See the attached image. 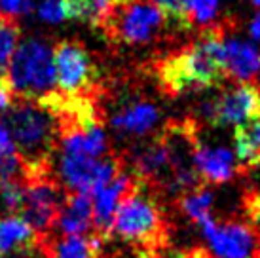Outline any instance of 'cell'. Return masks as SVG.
I'll list each match as a JSON object with an SVG mask.
<instances>
[{
    "label": "cell",
    "instance_id": "e0dca14e",
    "mask_svg": "<svg viewBox=\"0 0 260 258\" xmlns=\"http://www.w3.org/2000/svg\"><path fill=\"white\" fill-rule=\"evenodd\" d=\"M179 207L188 218H192L196 224H200L205 216H211L213 194L205 188H198V190L182 194L181 200H179Z\"/></svg>",
    "mask_w": 260,
    "mask_h": 258
},
{
    "label": "cell",
    "instance_id": "cb8c5ba5",
    "mask_svg": "<svg viewBox=\"0 0 260 258\" xmlns=\"http://www.w3.org/2000/svg\"><path fill=\"white\" fill-rule=\"evenodd\" d=\"M247 131V135H249V139L253 141V144L256 146L260 150V116L256 118V120H253L251 123H247V125H243Z\"/></svg>",
    "mask_w": 260,
    "mask_h": 258
},
{
    "label": "cell",
    "instance_id": "7402d4cb",
    "mask_svg": "<svg viewBox=\"0 0 260 258\" xmlns=\"http://www.w3.org/2000/svg\"><path fill=\"white\" fill-rule=\"evenodd\" d=\"M35 6V0H0V17L6 19H17L21 15H27Z\"/></svg>",
    "mask_w": 260,
    "mask_h": 258
},
{
    "label": "cell",
    "instance_id": "9c48e42d",
    "mask_svg": "<svg viewBox=\"0 0 260 258\" xmlns=\"http://www.w3.org/2000/svg\"><path fill=\"white\" fill-rule=\"evenodd\" d=\"M55 78L61 95L65 97H87L93 87V63L80 42H61L53 51Z\"/></svg>",
    "mask_w": 260,
    "mask_h": 258
},
{
    "label": "cell",
    "instance_id": "484cf974",
    "mask_svg": "<svg viewBox=\"0 0 260 258\" xmlns=\"http://www.w3.org/2000/svg\"><path fill=\"white\" fill-rule=\"evenodd\" d=\"M135 258H159L154 251H141Z\"/></svg>",
    "mask_w": 260,
    "mask_h": 258
},
{
    "label": "cell",
    "instance_id": "603a6c76",
    "mask_svg": "<svg viewBox=\"0 0 260 258\" xmlns=\"http://www.w3.org/2000/svg\"><path fill=\"white\" fill-rule=\"evenodd\" d=\"M245 209L247 215L251 216L254 222H260V186L245 198Z\"/></svg>",
    "mask_w": 260,
    "mask_h": 258
},
{
    "label": "cell",
    "instance_id": "d4e9b609",
    "mask_svg": "<svg viewBox=\"0 0 260 258\" xmlns=\"http://www.w3.org/2000/svg\"><path fill=\"white\" fill-rule=\"evenodd\" d=\"M249 35L253 36L254 40H260V14L253 17V21L249 23Z\"/></svg>",
    "mask_w": 260,
    "mask_h": 258
},
{
    "label": "cell",
    "instance_id": "5b68a950",
    "mask_svg": "<svg viewBox=\"0 0 260 258\" xmlns=\"http://www.w3.org/2000/svg\"><path fill=\"white\" fill-rule=\"evenodd\" d=\"M166 25H169V19L152 2L129 0L116 4L114 14L103 30L114 42L143 46L156 40L166 29Z\"/></svg>",
    "mask_w": 260,
    "mask_h": 258
},
{
    "label": "cell",
    "instance_id": "2e32d148",
    "mask_svg": "<svg viewBox=\"0 0 260 258\" xmlns=\"http://www.w3.org/2000/svg\"><path fill=\"white\" fill-rule=\"evenodd\" d=\"M23 162L4 123L0 122V182L21 180Z\"/></svg>",
    "mask_w": 260,
    "mask_h": 258
},
{
    "label": "cell",
    "instance_id": "83f0119b",
    "mask_svg": "<svg viewBox=\"0 0 260 258\" xmlns=\"http://www.w3.org/2000/svg\"><path fill=\"white\" fill-rule=\"evenodd\" d=\"M118 2H129V0H118Z\"/></svg>",
    "mask_w": 260,
    "mask_h": 258
},
{
    "label": "cell",
    "instance_id": "44dd1931",
    "mask_svg": "<svg viewBox=\"0 0 260 258\" xmlns=\"http://www.w3.org/2000/svg\"><path fill=\"white\" fill-rule=\"evenodd\" d=\"M37 15L46 23H61L69 19L67 0H37Z\"/></svg>",
    "mask_w": 260,
    "mask_h": 258
},
{
    "label": "cell",
    "instance_id": "8fae6325",
    "mask_svg": "<svg viewBox=\"0 0 260 258\" xmlns=\"http://www.w3.org/2000/svg\"><path fill=\"white\" fill-rule=\"evenodd\" d=\"M220 64L224 74L247 82L260 72V50L245 40L224 35L220 44Z\"/></svg>",
    "mask_w": 260,
    "mask_h": 258
},
{
    "label": "cell",
    "instance_id": "ba28073f",
    "mask_svg": "<svg viewBox=\"0 0 260 258\" xmlns=\"http://www.w3.org/2000/svg\"><path fill=\"white\" fill-rule=\"evenodd\" d=\"M203 116L215 125H247L260 116V89L243 82L203 105Z\"/></svg>",
    "mask_w": 260,
    "mask_h": 258
},
{
    "label": "cell",
    "instance_id": "9a60e30c",
    "mask_svg": "<svg viewBox=\"0 0 260 258\" xmlns=\"http://www.w3.org/2000/svg\"><path fill=\"white\" fill-rule=\"evenodd\" d=\"M37 243L38 232L23 216L8 215L0 218V256L30 251Z\"/></svg>",
    "mask_w": 260,
    "mask_h": 258
},
{
    "label": "cell",
    "instance_id": "3957f363",
    "mask_svg": "<svg viewBox=\"0 0 260 258\" xmlns=\"http://www.w3.org/2000/svg\"><path fill=\"white\" fill-rule=\"evenodd\" d=\"M6 78L15 97L44 101L57 93L55 63L50 44L40 38L23 40L10 59Z\"/></svg>",
    "mask_w": 260,
    "mask_h": 258
},
{
    "label": "cell",
    "instance_id": "277c9868",
    "mask_svg": "<svg viewBox=\"0 0 260 258\" xmlns=\"http://www.w3.org/2000/svg\"><path fill=\"white\" fill-rule=\"evenodd\" d=\"M143 186L145 184L137 179L135 186L120 200L112 232L127 243L143 245L145 251H154L166 245L167 224L156 201L143 192Z\"/></svg>",
    "mask_w": 260,
    "mask_h": 258
},
{
    "label": "cell",
    "instance_id": "4fadbf2b",
    "mask_svg": "<svg viewBox=\"0 0 260 258\" xmlns=\"http://www.w3.org/2000/svg\"><path fill=\"white\" fill-rule=\"evenodd\" d=\"M55 226L69 236L93 234V201H91V196L82 192H71L67 198H63Z\"/></svg>",
    "mask_w": 260,
    "mask_h": 258
},
{
    "label": "cell",
    "instance_id": "5bb4252c",
    "mask_svg": "<svg viewBox=\"0 0 260 258\" xmlns=\"http://www.w3.org/2000/svg\"><path fill=\"white\" fill-rule=\"evenodd\" d=\"M159 120V110L154 103L135 101L116 110L112 116V127L123 135H145L156 127Z\"/></svg>",
    "mask_w": 260,
    "mask_h": 258
},
{
    "label": "cell",
    "instance_id": "d6986e66",
    "mask_svg": "<svg viewBox=\"0 0 260 258\" xmlns=\"http://www.w3.org/2000/svg\"><path fill=\"white\" fill-rule=\"evenodd\" d=\"M19 40V27L14 19L0 17V80L6 78L8 64Z\"/></svg>",
    "mask_w": 260,
    "mask_h": 258
},
{
    "label": "cell",
    "instance_id": "30bf717a",
    "mask_svg": "<svg viewBox=\"0 0 260 258\" xmlns=\"http://www.w3.org/2000/svg\"><path fill=\"white\" fill-rule=\"evenodd\" d=\"M192 159L198 177L202 182L209 184H224L234 179L238 171L236 154L224 146H209L202 141H196Z\"/></svg>",
    "mask_w": 260,
    "mask_h": 258
},
{
    "label": "cell",
    "instance_id": "ffe728a7",
    "mask_svg": "<svg viewBox=\"0 0 260 258\" xmlns=\"http://www.w3.org/2000/svg\"><path fill=\"white\" fill-rule=\"evenodd\" d=\"M148 2H152L154 6L164 12V15L169 19V23L175 29H188L190 27L184 0H148Z\"/></svg>",
    "mask_w": 260,
    "mask_h": 258
},
{
    "label": "cell",
    "instance_id": "52a82bcc",
    "mask_svg": "<svg viewBox=\"0 0 260 258\" xmlns=\"http://www.w3.org/2000/svg\"><path fill=\"white\" fill-rule=\"evenodd\" d=\"M207 239L211 258H260V237L245 222H217L205 216L198 224Z\"/></svg>",
    "mask_w": 260,
    "mask_h": 258
},
{
    "label": "cell",
    "instance_id": "7c38bea8",
    "mask_svg": "<svg viewBox=\"0 0 260 258\" xmlns=\"http://www.w3.org/2000/svg\"><path fill=\"white\" fill-rule=\"evenodd\" d=\"M38 247L48 258H101L103 239L89 236H38Z\"/></svg>",
    "mask_w": 260,
    "mask_h": 258
},
{
    "label": "cell",
    "instance_id": "7a4b0ae2",
    "mask_svg": "<svg viewBox=\"0 0 260 258\" xmlns=\"http://www.w3.org/2000/svg\"><path fill=\"white\" fill-rule=\"evenodd\" d=\"M0 118L21 156L23 171L51 167L50 156L57 143V118L46 103L17 97Z\"/></svg>",
    "mask_w": 260,
    "mask_h": 258
},
{
    "label": "cell",
    "instance_id": "ac0fdd59",
    "mask_svg": "<svg viewBox=\"0 0 260 258\" xmlns=\"http://www.w3.org/2000/svg\"><path fill=\"white\" fill-rule=\"evenodd\" d=\"M186 17L190 25L196 27H213L220 14V0H184Z\"/></svg>",
    "mask_w": 260,
    "mask_h": 258
},
{
    "label": "cell",
    "instance_id": "6da1fadb",
    "mask_svg": "<svg viewBox=\"0 0 260 258\" xmlns=\"http://www.w3.org/2000/svg\"><path fill=\"white\" fill-rule=\"evenodd\" d=\"M222 38V27H207L198 40L169 55L159 64V80L167 91L177 95L217 86L224 78L220 64Z\"/></svg>",
    "mask_w": 260,
    "mask_h": 258
},
{
    "label": "cell",
    "instance_id": "8992f818",
    "mask_svg": "<svg viewBox=\"0 0 260 258\" xmlns=\"http://www.w3.org/2000/svg\"><path fill=\"white\" fill-rule=\"evenodd\" d=\"M23 203L19 216H23L40 234L50 232L55 226L59 209L63 203L57 182L51 179V167L23 171Z\"/></svg>",
    "mask_w": 260,
    "mask_h": 258
},
{
    "label": "cell",
    "instance_id": "4316f807",
    "mask_svg": "<svg viewBox=\"0 0 260 258\" xmlns=\"http://www.w3.org/2000/svg\"><path fill=\"white\" fill-rule=\"evenodd\" d=\"M253 4H254V6H258V8H260V0H253Z\"/></svg>",
    "mask_w": 260,
    "mask_h": 258
}]
</instances>
